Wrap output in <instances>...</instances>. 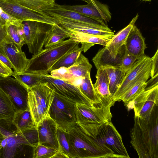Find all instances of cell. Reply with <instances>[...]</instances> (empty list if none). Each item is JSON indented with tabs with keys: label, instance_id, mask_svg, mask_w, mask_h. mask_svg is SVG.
<instances>
[{
	"label": "cell",
	"instance_id": "cell-25",
	"mask_svg": "<svg viewBox=\"0 0 158 158\" xmlns=\"http://www.w3.org/2000/svg\"><path fill=\"white\" fill-rule=\"evenodd\" d=\"M92 67L88 59L81 53L74 63L68 68L69 73L75 77H83L90 73Z\"/></svg>",
	"mask_w": 158,
	"mask_h": 158
},
{
	"label": "cell",
	"instance_id": "cell-38",
	"mask_svg": "<svg viewBox=\"0 0 158 158\" xmlns=\"http://www.w3.org/2000/svg\"><path fill=\"white\" fill-rule=\"evenodd\" d=\"M0 20L8 27L11 25L20 26L22 21L17 19L4 11L0 7Z\"/></svg>",
	"mask_w": 158,
	"mask_h": 158
},
{
	"label": "cell",
	"instance_id": "cell-45",
	"mask_svg": "<svg viewBox=\"0 0 158 158\" xmlns=\"http://www.w3.org/2000/svg\"><path fill=\"white\" fill-rule=\"evenodd\" d=\"M91 1V2H92V3H94V0H90Z\"/></svg>",
	"mask_w": 158,
	"mask_h": 158
},
{
	"label": "cell",
	"instance_id": "cell-34",
	"mask_svg": "<svg viewBox=\"0 0 158 158\" xmlns=\"http://www.w3.org/2000/svg\"><path fill=\"white\" fill-rule=\"evenodd\" d=\"M7 31L9 37L13 43L21 47L26 44L22 24L19 26H9L7 27Z\"/></svg>",
	"mask_w": 158,
	"mask_h": 158
},
{
	"label": "cell",
	"instance_id": "cell-30",
	"mask_svg": "<svg viewBox=\"0 0 158 158\" xmlns=\"http://www.w3.org/2000/svg\"><path fill=\"white\" fill-rule=\"evenodd\" d=\"M69 38L66 32L57 24L52 25L45 42V48Z\"/></svg>",
	"mask_w": 158,
	"mask_h": 158
},
{
	"label": "cell",
	"instance_id": "cell-18",
	"mask_svg": "<svg viewBox=\"0 0 158 158\" xmlns=\"http://www.w3.org/2000/svg\"><path fill=\"white\" fill-rule=\"evenodd\" d=\"M124 45L129 53L138 58L145 55L144 51L147 48L145 38L135 24L128 35Z\"/></svg>",
	"mask_w": 158,
	"mask_h": 158
},
{
	"label": "cell",
	"instance_id": "cell-6",
	"mask_svg": "<svg viewBox=\"0 0 158 158\" xmlns=\"http://www.w3.org/2000/svg\"><path fill=\"white\" fill-rule=\"evenodd\" d=\"M152 58L144 55L139 59L125 73L122 82L113 97L115 102L122 100L126 94L138 82H146L150 77Z\"/></svg>",
	"mask_w": 158,
	"mask_h": 158
},
{
	"label": "cell",
	"instance_id": "cell-29",
	"mask_svg": "<svg viewBox=\"0 0 158 158\" xmlns=\"http://www.w3.org/2000/svg\"><path fill=\"white\" fill-rule=\"evenodd\" d=\"M146 82L141 81L136 83L124 95L122 101L128 110L133 109V103L135 98L144 90Z\"/></svg>",
	"mask_w": 158,
	"mask_h": 158
},
{
	"label": "cell",
	"instance_id": "cell-35",
	"mask_svg": "<svg viewBox=\"0 0 158 158\" xmlns=\"http://www.w3.org/2000/svg\"><path fill=\"white\" fill-rule=\"evenodd\" d=\"M56 135L59 145V150L68 158H71L69 147L66 131L57 126Z\"/></svg>",
	"mask_w": 158,
	"mask_h": 158
},
{
	"label": "cell",
	"instance_id": "cell-33",
	"mask_svg": "<svg viewBox=\"0 0 158 158\" xmlns=\"http://www.w3.org/2000/svg\"><path fill=\"white\" fill-rule=\"evenodd\" d=\"M50 73L53 77L65 81L76 86H78L79 84L80 78L73 75L69 73L67 68L60 67L51 71Z\"/></svg>",
	"mask_w": 158,
	"mask_h": 158
},
{
	"label": "cell",
	"instance_id": "cell-46",
	"mask_svg": "<svg viewBox=\"0 0 158 158\" xmlns=\"http://www.w3.org/2000/svg\"><path fill=\"white\" fill-rule=\"evenodd\" d=\"M1 77V76L0 75V77Z\"/></svg>",
	"mask_w": 158,
	"mask_h": 158
},
{
	"label": "cell",
	"instance_id": "cell-36",
	"mask_svg": "<svg viewBox=\"0 0 158 158\" xmlns=\"http://www.w3.org/2000/svg\"><path fill=\"white\" fill-rule=\"evenodd\" d=\"M58 152L57 150L40 143L34 148L33 158H52Z\"/></svg>",
	"mask_w": 158,
	"mask_h": 158
},
{
	"label": "cell",
	"instance_id": "cell-41",
	"mask_svg": "<svg viewBox=\"0 0 158 158\" xmlns=\"http://www.w3.org/2000/svg\"><path fill=\"white\" fill-rule=\"evenodd\" d=\"M0 60L10 69H13V67L2 45L0 46Z\"/></svg>",
	"mask_w": 158,
	"mask_h": 158
},
{
	"label": "cell",
	"instance_id": "cell-22",
	"mask_svg": "<svg viewBox=\"0 0 158 158\" xmlns=\"http://www.w3.org/2000/svg\"><path fill=\"white\" fill-rule=\"evenodd\" d=\"M96 81L93 84L95 92L101 99H113L109 89V80L105 69L103 67L97 69Z\"/></svg>",
	"mask_w": 158,
	"mask_h": 158
},
{
	"label": "cell",
	"instance_id": "cell-11",
	"mask_svg": "<svg viewBox=\"0 0 158 158\" xmlns=\"http://www.w3.org/2000/svg\"><path fill=\"white\" fill-rule=\"evenodd\" d=\"M0 7L6 12L22 21H36L51 25L56 24L52 19L42 11L30 9L13 0H0Z\"/></svg>",
	"mask_w": 158,
	"mask_h": 158
},
{
	"label": "cell",
	"instance_id": "cell-31",
	"mask_svg": "<svg viewBox=\"0 0 158 158\" xmlns=\"http://www.w3.org/2000/svg\"><path fill=\"white\" fill-rule=\"evenodd\" d=\"M30 9L39 11L51 8L55 6V0H13Z\"/></svg>",
	"mask_w": 158,
	"mask_h": 158
},
{
	"label": "cell",
	"instance_id": "cell-1",
	"mask_svg": "<svg viewBox=\"0 0 158 158\" xmlns=\"http://www.w3.org/2000/svg\"><path fill=\"white\" fill-rule=\"evenodd\" d=\"M130 143L140 158H158V105L147 117L134 115Z\"/></svg>",
	"mask_w": 158,
	"mask_h": 158
},
{
	"label": "cell",
	"instance_id": "cell-28",
	"mask_svg": "<svg viewBox=\"0 0 158 158\" xmlns=\"http://www.w3.org/2000/svg\"><path fill=\"white\" fill-rule=\"evenodd\" d=\"M12 76L29 88L46 82L43 75L35 74L23 72L18 73L13 71Z\"/></svg>",
	"mask_w": 158,
	"mask_h": 158
},
{
	"label": "cell",
	"instance_id": "cell-27",
	"mask_svg": "<svg viewBox=\"0 0 158 158\" xmlns=\"http://www.w3.org/2000/svg\"><path fill=\"white\" fill-rule=\"evenodd\" d=\"M15 113L8 97L0 88V119L12 120Z\"/></svg>",
	"mask_w": 158,
	"mask_h": 158
},
{
	"label": "cell",
	"instance_id": "cell-3",
	"mask_svg": "<svg viewBox=\"0 0 158 158\" xmlns=\"http://www.w3.org/2000/svg\"><path fill=\"white\" fill-rule=\"evenodd\" d=\"M79 43L69 38L45 48L40 53L33 55L29 59L23 72L37 75L50 73L53 65Z\"/></svg>",
	"mask_w": 158,
	"mask_h": 158
},
{
	"label": "cell",
	"instance_id": "cell-24",
	"mask_svg": "<svg viewBox=\"0 0 158 158\" xmlns=\"http://www.w3.org/2000/svg\"><path fill=\"white\" fill-rule=\"evenodd\" d=\"M78 88L81 92L94 105L101 103L100 98L96 94L91 79L90 73L82 77Z\"/></svg>",
	"mask_w": 158,
	"mask_h": 158
},
{
	"label": "cell",
	"instance_id": "cell-44",
	"mask_svg": "<svg viewBox=\"0 0 158 158\" xmlns=\"http://www.w3.org/2000/svg\"><path fill=\"white\" fill-rule=\"evenodd\" d=\"M142 1H148V2H150L152 0H140Z\"/></svg>",
	"mask_w": 158,
	"mask_h": 158
},
{
	"label": "cell",
	"instance_id": "cell-19",
	"mask_svg": "<svg viewBox=\"0 0 158 158\" xmlns=\"http://www.w3.org/2000/svg\"><path fill=\"white\" fill-rule=\"evenodd\" d=\"M4 51L17 73H23L26 69L29 59L27 58L21 47L14 43L2 45Z\"/></svg>",
	"mask_w": 158,
	"mask_h": 158
},
{
	"label": "cell",
	"instance_id": "cell-2",
	"mask_svg": "<svg viewBox=\"0 0 158 158\" xmlns=\"http://www.w3.org/2000/svg\"><path fill=\"white\" fill-rule=\"evenodd\" d=\"M71 158H114L112 152L85 131L77 123L65 130Z\"/></svg>",
	"mask_w": 158,
	"mask_h": 158
},
{
	"label": "cell",
	"instance_id": "cell-21",
	"mask_svg": "<svg viewBox=\"0 0 158 158\" xmlns=\"http://www.w3.org/2000/svg\"><path fill=\"white\" fill-rule=\"evenodd\" d=\"M81 44V47H79V44H77L59 60L52 66L51 71L62 67L69 68L74 63L82 52H86L94 45L85 43Z\"/></svg>",
	"mask_w": 158,
	"mask_h": 158
},
{
	"label": "cell",
	"instance_id": "cell-39",
	"mask_svg": "<svg viewBox=\"0 0 158 158\" xmlns=\"http://www.w3.org/2000/svg\"><path fill=\"white\" fill-rule=\"evenodd\" d=\"M7 26L0 20V46L4 43H13L9 37Z\"/></svg>",
	"mask_w": 158,
	"mask_h": 158
},
{
	"label": "cell",
	"instance_id": "cell-10",
	"mask_svg": "<svg viewBox=\"0 0 158 158\" xmlns=\"http://www.w3.org/2000/svg\"><path fill=\"white\" fill-rule=\"evenodd\" d=\"M97 139L112 152L114 158H130L122 136L111 121L102 125L99 131Z\"/></svg>",
	"mask_w": 158,
	"mask_h": 158
},
{
	"label": "cell",
	"instance_id": "cell-23",
	"mask_svg": "<svg viewBox=\"0 0 158 158\" xmlns=\"http://www.w3.org/2000/svg\"><path fill=\"white\" fill-rule=\"evenodd\" d=\"M105 69L109 80V89L113 98L114 94L120 86L126 73L120 67L106 66Z\"/></svg>",
	"mask_w": 158,
	"mask_h": 158
},
{
	"label": "cell",
	"instance_id": "cell-13",
	"mask_svg": "<svg viewBox=\"0 0 158 158\" xmlns=\"http://www.w3.org/2000/svg\"><path fill=\"white\" fill-rule=\"evenodd\" d=\"M43 75L49 85L58 95L76 103L89 106L93 105L81 92L78 87L65 81L53 77L48 73Z\"/></svg>",
	"mask_w": 158,
	"mask_h": 158
},
{
	"label": "cell",
	"instance_id": "cell-37",
	"mask_svg": "<svg viewBox=\"0 0 158 158\" xmlns=\"http://www.w3.org/2000/svg\"><path fill=\"white\" fill-rule=\"evenodd\" d=\"M139 59L129 53L125 49L124 53L120 60V65L121 69L126 73Z\"/></svg>",
	"mask_w": 158,
	"mask_h": 158
},
{
	"label": "cell",
	"instance_id": "cell-40",
	"mask_svg": "<svg viewBox=\"0 0 158 158\" xmlns=\"http://www.w3.org/2000/svg\"><path fill=\"white\" fill-rule=\"evenodd\" d=\"M152 67L150 77H152L158 75V49H157L154 56L151 57Z\"/></svg>",
	"mask_w": 158,
	"mask_h": 158
},
{
	"label": "cell",
	"instance_id": "cell-9",
	"mask_svg": "<svg viewBox=\"0 0 158 158\" xmlns=\"http://www.w3.org/2000/svg\"><path fill=\"white\" fill-rule=\"evenodd\" d=\"M76 103L55 92L48 115L55 121L57 126L65 130L76 123L75 109Z\"/></svg>",
	"mask_w": 158,
	"mask_h": 158
},
{
	"label": "cell",
	"instance_id": "cell-17",
	"mask_svg": "<svg viewBox=\"0 0 158 158\" xmlns=\"http://www.w3.org/2000/svg\"><path fill=\"white\" fill-rule=\"evenodd\" d=\"M61 28L77 31L102 36H114V32L101 30L89 24L75 21L59 18H51Z\"/></svg>",
	"mask_w": 158,
	"mask_h": 158
},
{
	"label": "cell",
	"instance_id": "cell-47",
	"mask_svg": "<svg viewBox=\"0 0 158 158\" xmlns=\"http://www.w3.org/2000/svg\"><path fill=\"white\" fill-rule=\"evenodd\" d=\"M1 0H0V1Z\"/></svg>",
	"mask_w": 158,
	"mask_h": 158
},
{
	"label": "cell",
	"instance_id": "cell-8",
	"mask_svg": "<svg viewBox=\"0 0 158 158\" xmlns=\"http://www.w3.org/2000/svg\"><path fill=\"white\" fill-rule=\"evenodd\" d=\"M0 88L10 100L15 113L29 109L28 88L10 76L0 77Z\"/></svg>",
	"mask_w": 158,
	"mask_h": 158
},
{
	"label": "cell",
	"instance_id": "cell-42",
	"mask_svg": "<svg viewBox=\"0 0 158 158\" xmlns=\"http://www.w3.org/2000/svg\"><path fill=\"white\" fill-rule=\"evenodd\" d=\"M13 71L7 67L0 60V75L1 77L12 76Z\"/></svg>",
	"mask_w": 158,
	"mask_h": 158
},
{
	"label": "cell",
	"instance_id": "cell-15",
	"mask_svg": "<svg viewBox=\"0 0 158 158\" xmlns=\"http://www.w3.org/2000/svg\"><path fill=\"white\" fill-rule=\"evenodd\" d=\"M57 125L48 115L36 127L39 143L59 150L56 135Z\"/></svg>",
	"mask_w": 158,
	"mask_h": 158
},
{
	"label": "cell",
	"instance_id": "cell-5",
	"mask_svg": "<svg viewBox=\"0 0 158 158\" xmlns=\"http://www.w3.org/2000/svg\"><path fill=\"white\" fill-rule=\"evenodd\" d=\"M101 100V103L91 106L76 103L75 106L76 122L99 125L111 121L110 109L115 102L113 99Z\"/></svg>",
	"mask_w": 158,
	"mask_h": 158
},
{
	"label": "cell",
	"instance_id": "cell-4",
	"mask_svg": "<svg viewBox=\"0 0 158 158\" xmlns=\"http://www.w3.org/2000/svg\"><path fill=\"white\" fill-rule=\"evenodd\" d=\"M28 90V108L37 127L49 115L55 92L47 81Z\"/></svg>",
	"mask_w": 158,
	"mask_h": 158
},
{
	"label": "cell",
	"instance_id": "cell-12",
	"mask_svg": "<svg viewBox=\"0 0 158 158\" xmlns=\"http://www.w3.org/2000/svg\"><path fill=\"white\" fill-rule=\"evenodd\" d=\"M84 5H60L62 7L73 11L94 20L102 25L107 26L111 19L108 6L97 0Z\"/></svg>",
	"mask_w": 158,
	"mask_h": 158
},
{
	"label": "cell",
	"instance_id": "cell-14",
	"mask_svg": "<svg viewBox=\"0 0 158 158\" xmlns=\"http://www.w3.org/2000/svg\"><path fill=\"white\" fill-rule=\"evenodd\" d=\"M42 11L50 18H59L80 22L92 26L100 30L112 31L107 26L103 25L78 13L64 8L56 3L53 7Z\"/></svg>",
	"mask_w": 158,
	"mask_h": 158
},
{
	"label": "cell",
	"instance_id": "cell-20",
	"mask_svg": "<svg viewBox=\"0 0 158 158\" xmlns=\"http://www.w3.org/2000/svg\"><path fill=\"white\" fill-rule=\"evenodd\" d=\"M62 29L68 35L69 38L80 43H85L94 45L97 44L105 46L114 36L98 35Z\"/></svg>",
	"mask_w": 158,
	"mask_h": 158
},
{
	"label": "cell",
	"instance_id": "cell-7",
	"mask_svg": "<svg viewBox=\"0 0 158 158\" xmlns=\"http://www.w3.org/2000/svg\"><path fill=\"white\" fill-rule=\"evenodd\" d=\"M25 44L33 55L37 54L43 49L45 41L52 25L34 21H24L22 23Z\"/></svg>",
	"mask_w": 158,
	"mask_h": 158
},
{
	"label": "cell",
	"instance_id": "cell-16",
	"mask_svg": "<svg viewBox=\"0 0 158 158\" xmlns=\"http://www.w3.org/2000/svg\"><path fill=\"white\" fill-rule=\"evenodd\" d=\"M138 17V15H137L128 25L114 35L107 45L104 47L112 59L119 60L123 54L125 48L123 46Z\"/></svg>",
	"mask_w": 158,
	"mask_h": 158
},
{
	"label": "cell",
	"instance_id": "cell-26",
	"mask_svg": "<svg viewBox=\"0 0 158 158\" xmlns=\"http://www.w3.org/2000/svg\"><path fill=\"white\" fill-rule=\"evenodd\" d=\"M12 122L20 131L35 127L29 109L15 113Z\"/></svg>",
	"mask_w": 158,
	"mask_h": 158
},
{
	"label": "cell",
	"instance_id": "cell-32",
	"mask_svg": "<svg viewBox=\"0 0 158 158\" xmlns=\"http://www.w3.org/2000/svg\"><path fill=\"white\" fill-rule=\"evenodd\" d=\"M156 105H158V85L152 88L147 100L137 116L142 118L147 117Z\"/></svg>",
	"mask_w": 158,
	"mask_h": 158
},
{
	"label": "cell",
	"instance_id": "cell-43",
	"mask_svg": "<svg viewBox=\"0 0 158 158\" xmlns=\"http://www.w3.org/2000/svg\"><path fill=\"white\" fill-rule=\"evenodd\" d=\"M157 85H158V75L151 77L146 81L145 90L151 89Z\"/></svg>",
	"mask_w": 158,
	"mask_h": 158
}]
</instances>
